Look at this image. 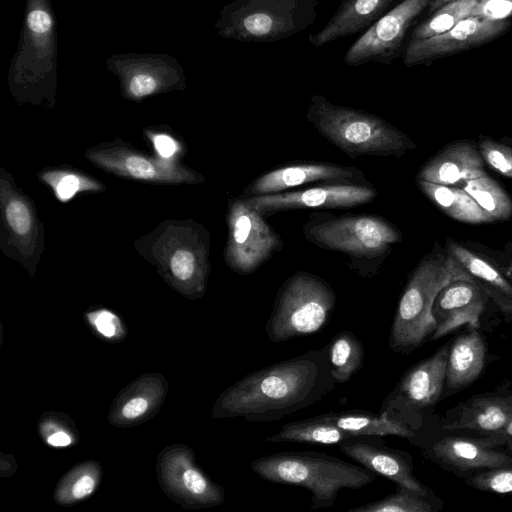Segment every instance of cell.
Instances as JSON below:
<instances>
[{
    "label": "cell",
    "instance_id": "cell-1",
    "mask_svg": "<svg viewBox=\"0 0 512 512\" xmlns=\"http://www.w3.org/2000/svg\"><path fill=\"white\" fill-rule=\"evenodd\" d=\"M335 385L326 345L245 375L219 395L212 417L272 422L320 402Z\"/></svg>",
    "mask_w": 512,
    "mask_h": 512
},
{
    "label": "cell",
    "instance_id": "cell-2",
    "mask_svg": "<svg viewBox=\"0 0 512 512\" xmlns=\"http://www.w3.org/2000/svg\"><path fill=\"white\" fill-rule=\"evenodd\" d=\"M57 22L51 0H26L8 86L18 104L53 108L57 87Z\"/></svg>",
    "mask_w": 512,
    "mask_h": 512
},
{
    "label": "cell",
    "instance_id": "cell-3",
    "mask_svg": "<svg viewBox=\"0 0 512 512\" xmlns=\"http://www.w3.org/2000/svg\"><path fill=\"white\" fill-rule=\"evenodd\" d=\"M470 278L462 266L435 243L415 266L401 293L391 325L388 346L399 354H409L433 334L436 323L434 301L448 283Z\"/></svg>",
    "mask_w": 512,
    "mask_h": 512
},
{
    "label": "cell",
    "instance_id": "cell-4",
    "mask_svg": "<svg viewBox=\"0 0 512 512\" xmlns=\"http://www.w3.org/2000/svg\"><path fill=\"white\" fill-rule=\"evenodd\" d=\"M302 231L313 245L346 255L350 269L362 277H373L393 245L403 240L392 222L370 214L338 216L319 210L309 215Z\"/></svg>",
    "mask_w": 512,
    "mask_h": 512
},
{
    "label": "cell",
    "instance_id": "cell-5",
    "mask_svg": "<svg viewBox=\"0 0 512 512\" xmlns=\"http://www.w3.org/2000/svg\"><path fill=\"white\" fill-rule=\"evenodd\" d=\"M260 478L294 485L311 492L310 510L332 507L342 489H361L376 479V473L320 452L285 451L265 455L250 463Z\"/></svg>",
    "mask_w": 512,
    "mask_h": 512
},
{
    "label": "cell",
    "instance_id": "cell-6",
    "mask_svg": "<svg viewBox=\"0 0 512 512\" xmlns=\"http://www.w3.org/2000/svg\"><path fill=\"white\" fill-rule=\"evenodd\" d=\"M306 119L323 138L351 158H400L416 148L406 133L381 117L334 104L323 95L314 94L310 97Z\"/></svg>",
    "mask_w": 512,
    "mask_h": 512
},
{
    "label": "cell",
    "instance_id": "cell-7",
    "mask_svg": "<svg viewBox=\"0 0 512 512\" xmlns=\"http://www.w3.org/2000/svg\"><path fill=\"white\" fill-rule=\"evenodd\" d=\"M135 246L182 295L191 299L204 295L210 271L205 227L193 220H166Z\"/></svg>",
    "mask_w": 512,
    "mask_h": 512
},
{
    "label": "cell",
    "instance_id": "cell-8",
    "mask_svg": "<svg viewBox=\"0 0 512 512\" xmlns=\"http://www.w3.org/2000/svg\"><path fill=\"white\" fill-rule=\"evenodd\" d=\"M319 6L318 0H233L221 8L214 29L238 42H278L310 27Z\"/></svg>",
    "mask_w": 512,
    "mask_h": 512
},
{
    "label": "cell",
    "instance_id": "cell-9",
    "mask_svg": "<svg viewBox=\"0 0 512 512\" xmlns=\"http://www.w3.org/2000/svg\"><path fill=\"white\" fill-rule=\"evenodd\" d=\"M332 286L306 271H298L279 287L265 332L275 344L319 332L336 307Z\"/></svg>",
    "mask_w": 512,
    "mask_h": 512
},
{
    "label": "cell",
    "instance_id": "cell-10",
    "mask_svg": "<svg viewBox=\"0 0 512 512\" xmlns=\"http://www.w3.org/2000/svg\"><path fill=\"white\" fill-rule=\"evenodd\" d=\"M227 226L224 261L240 275L254 273L284 247L279 233L241 195L229 203Z\"/></svg>",
    "mask_w": 512,
    "mask_h": 512
},
{
    "label": "cell",
    "instance_id": "cell-11",
    "mask_svg": "<svg viewBox=\"0 0 512 512\" xmlns=\"http://www.w3.org/2000/svg\"><path fill=\"white\" fill-rule=\"evenodd\" d=\"M431 0H402L351 44L344 63L358 67L369 62L390 65L402 57L410 33L425 16Z\"/></svg>",
    "mask_w": 512,
    "mask_h": 512
},
{
    "label": "cell",
    "instance_id": "cell-12",
    "mask_svg": "<svg viewBox=\"0 0 512 512\" xmlns=\"http://www.w3.org/2000/svg\"><path fill=\"white\" fill-rule=\"evenodd\" d=\"M105 64L117 76L121 96L130 101L141 102L154 95L186 88L182 65L166 53L112 54Z\"/></svg>",
    "mask_w": 512,
    "mask_h": 512
},
{
    "label": "cell",
    "instance_id": "cell-13",
    "mask_svg": "<svg viewBox=\"0 0 512 512\" xmlns=\"http://www.w3.org/2000/svg\"><path fill=\"white\" fill-rule=\"evenodd\" d=\"M376 196L377 190L370 181H346L319 183L297 190L242 197L263 217H266L298 209L353 208L372 202Z\"/></svg>",
    "mask_w": 512,
    "mask_h": 512
},
{
    "label": "cell",
    "instance_id": "cell-14",
    "mask_svg": "<svg viewBox=\"0 0 512 512\" xmlns=\"http://www.w3.org/2000/svg\"><path fill=\"white\" fill-rule=\"evenodd\" d=\"M512 26V20L489 15L470 16L450 30L430 38L409 40L402 55L406 67L431 65L434 61L485 45Z\"/></svg>",
    "mask_w": 512,
    "mask_h": 512
},
{
    "label": "cell",
    "instance_id": "cell-15",
    "mask_svg": "<svg viewBox=\"0 0 512 512\" xmlns=\"http://www.w3.org/2000/svg\"><path fill=\"white\" fill-rule=\"evenodd\" d=\"M159 484L173 500L190 509L221 505L225 492L196 464L185 446L166 447L158 458Z\"/></svg>",
    "mask_w": 512,
    "mask_h": 512
},
{
    "label": "cell",
    "instance_id": "cell-16",
    "mask_svg": "<svg viewBox=\"0 0 512 512\" xmlns=\"http://www.w3.org/2000/svg\"><path fill=\"white\" fill-rule=\"evenodd\" d=\"M94 165L118 176L154 183H198L204 178L174 159L152 157L120 143H106L86 152Z\"/></svg>",
    "mask_w": 512,
    "mask_h": 512
},
{
    "label": "cell",
    "instance_id": "cell-17",
    "mask_svg": "<svg viewBox=\"0 0 512 512\" xmlns=\"http://www.w3.org/2000/svg\"><path fill=\"white\" fill-rule=\"evenodd\" d=\"M448 353V346H443L429 358L412 366L384 399L379 412L407 423L408 413L435 404L446 379Z\"/></svg>",
    "mask_w": 512,
    "mask_h": 512
},
{
    "label": "cell",
    "instance_id": "cell-18",
    "mask_svg": "<svg viewBox=\"0 0 512 512\" xmlns=\"http://www.w3.org/2000/svg\"><path fill=\"white\" fill-rule=\"evenodd\" d=\"M368 182L358 168L323 161L289 163L258 176L244 189L242 196L252 197L291 191L312 183Z\"/></svg>",
    "mask_w": 512,
    "mask_h": 512
},
{
    "label": "cell",
    "instance_id": "cell-19",
    "mask_svg": "<svg viewBox=\"0 0 512 512\" xmlns=\"http://www.w3.org/2000/svg\"><path fill=\"white\" fill-rule=\"evenodd\" d=\"M0 206L8 244L18 252L27 269L35 268L42 245L40 224L31 200L14 185L3 169Z\"/></svg>",
    "mask_w": 512,
    "mask_h": 512
},
{
    "label": "cell",
    "instance_id": "cell-20",
    "mask_svg": "<svg viewBox=\"0 0 512 512\" xmlns=\"http://www.w3.org/2000/svg\"><path fill=\"white\" fill-rule=\"evenodd\" d=\"M444 248L502 312L512 314V267L505 268L477 244L447 238Z\"/></svg>",
    "mask_w": 512,
    "mask_h": 512
},
{
    "label": "cell",
    "instance_id": "cell-21",
    "mask_svg": "<svg viewBox=\"0 0 512 512\" xmlns=\"http://www.w3.org/2000/svg\"><path fill=\"white\" fill-rule=\"evenodd\" d=\"M487 299L471 278L448 283L438 293L432 307L436 327L430 339L444 337L463 325L477 329Z\"/></svg>",
    "mask_w": 512,
    "mask_h": 512
},
{
    "label": "cell",
    "instance_id": "cell-22",
    "mask_svg": "<svg viewBox=\"0 0 512 512\" xmlns=\"http://www.w3.org/2000/svg\"><path fill=\"white\" fill-rule=\"evenodd\" d=\"M338 448L361 466L397 486L428 496L427 487L414 476L412 465L404 453L385 446L380 436H358L338 444Z\"/></svg>",
    "mask_w": 512,
    "mask_h": 512
},
{
    "label": "cell",
    "instance_id": "cell-23",
    "mask_svg": "<svg viewBox=\"0 0 512 512\" xmlns=\"http://www.w3.org/2000/svg\"><path fill=\"white\" fill-rule=\"evenodd\" d=\"M488 174L476 142L462 139L453 141L418 170L415 180L443 185H458Z\"/></svg>",
    "mask_w": 512,
    "mask_h": 512
},
{
    "label": "cell",
    "instance_id": "cell-24",
    "mask_svg": "<svg viewBox=\"0 0 512 512\" xmlns=\"http://www.w3.org/2000/svg\"><path fill=\"white\" fill-rule=\"evenodd\" d=\"M167 392L168 383L163 375H142L116 396L109 422L116 427H131L150 419L163 404Z\"/></svg>",
    "mask_w": 512,
    "mask_h": 512
},
{
    "label": "cell",
    "instance_id": "cell-25",
    "mask_svg": "<svg viewBox=\"0 0 512 512\" xmlns=\"http://www.w3.org/2000/svg\"><path fill=\"white\" fill-rule=\"evenodd\" d=\"M434 462L455 471L467 472L510 466L512 459L494 449L486 439L444 437L426 452Z\"/></svg>",
    "mask_w": 512,
    "mask_h": 512
},
{
    "label": "cell",
    "instance_id": "cell-26",
    "mask_svg": "<svg viewBox=\"0 0 512 512\" xmlns=\"http://www.w3.org/2000/svg\"><path fill=\"white\" fill-rule=\"evenodd\" d=\"M402 0H342L337 10L308 42L322 47L335 40L363 34Z\"/></svg>",
    "mask_w": 512,
    "mask_h": 512
},
{
    "label": "cell",
    "instance_id": "cell-27",
    "mask_svg": "<svg viewBox=\"0 0 512 512\" xmlns=\"http://www.w3.org/2000/svg\"><path fill=\"white\" fill-rule=\"evenodd\" d=\"M512 419V396L475 397L463 403L454 417L443 424L446 430L467 429L493 435Z\"/></svg>",
    "mask_w": 512,
    "mask_h": 512
},
{
    "label": "cell",
    "instance_id": "cell-28",
    "mask_svg": "<svg viewBox=\"0 0 512 512\" xmlns=\"http://www.w3.org/2000/svg\"><path fill=\"white\" fill-rule=\"evenodd\" d=\"M485 355V343L475 328L455 339L448 353L447 387L459 389L476 380L484 368Z\"/></svg>",
    "mask_w": 512,
    "mask_h": 512
},
{
    "label": "cell",
    "instance_id": "cell-29",
    "mask_svg": "<svg viewBox=\"0 0 512 512\" xmlns=\"http://www.w3.org/2000/svg\"><path fill=\"white\" fill-rule=\"evenodd\" d=\"M419 190L444 214L468 224L493 223L478 203L462 188L456 185H443L417 180Z\"/></svg>",
    "mask_w": 512,
    "mask_h": 512
},
{
    "label": "cell",
    "instance_id": "cell-30",
    "mask_svg": "<svg viewBox=\"0 0 512 512\" xmlns=\"http://www.w3.org/2000/svg\"><path fill=\"white\" fill-rule=\"evenodd\" d=\"M339 428L355 436L394 435L411 439L416 431L405 421L382 413L362 410L327 412L323 414Z\"/></svg>",
    "mask_w": 512,
    "mask_h": 512
},
{
    "label": "cell",
    "instance_id": "cell-31",
    "mask_svg": "<svg viewBox=\"0 0 512 512\" xmlns=\"http://www.w3.org/2000/svg\"><path fill=\"white\" fill-rule=\"evenodd\" d=\"M355 436L328 420L323 414L284 424L281 429L266 437L267 442L311 443L322 445L340 444Z\"/></svg>",
    "mask_w": 512,
    "mask_h": 512
},
{
    "label": "cell",
    "instance_id": "cell-32",
    "mask_svg": "<svg viewBox=\"0 0 512 512\" xmlns=\"http://www.w3.org/2000/svg\"><path fill=\"white\" fill-rule=\"evenodd\" d=\"M484 2L485 0H454L442 5L416 24L410 33L409 40H420L440 35L463 19L482 15Z\"/></svg>",
    "mask_w": 512,
    "mask_h": 512
},
{
    "label": "cell",
    "instance_id": "cell-33",
    "mask_svg": "<svg viewBox=\"0 0 512 512\" xmlns=\"http://www.w3.org/2000/svg\"><path fill=\"white\" fill-rule=\"evenodd\" d=\"M328 361L336 384L347 383L364 364V347L349 330L336 334L327 345Z\"/></svg>",
    "mask_w": 512,
    "mask_h": 512
},
{
    "label": "cell",
    "instance_id": "cell-34",
    "mask_svg": "<svg viewBox=\"0 0 512 512\" xmlns=\"http://www.w3.org/2000/svg\"><path fill=\"white\" fill-rule=\"evenodd\" d=\"M102 477V468L96 461H86L71 468L57 484L53 498L62 506L75 505L90 497Z\"/></svg>",
    "mask_w": 512,
    "mask_h": 512
},
{
    "label": "cell",
    "instance_id": "cell-35",
    "mask_svg": "<svg viewBox=\"0 0 512 512\" xmlns=\"http://www.w3.org/2000/svg\"><path fill=\"white\" fill-rule=\"evenodd\" d=\"M466 191L494 222L512 217V198L490 175L467 180L456 185Z\"/></svg>",
    "mask_w": 512,
    "mask_h": 512
},
{
    "label": "cell",
    "instance_id": "cell-36",
    "mask_svg": "<svg viewBox=\"0 0 512 512\" xmlns=\"http://www.w3.org/2000/svg\"><path fill=\"white\" fill-rule=\"evenodd\" d=\"M39 176L61 202H68L81 192L105 189L97 179L70 169H48L42 171Z\"/></svg>",
    "mask_w": 512,
    "mask_h": 512
},
{
    "label": "cell",
    "instance_id": "cell-37",
    "mask_svg": "<svg viewBox=\"0 0 512 512\" xmlns=\"http://www.w3.org/2000/svg\"><path fill=\"white\" fill-rule=\"evenodd\" d=\"M397 491L377 501L349 509V512H432L431 504L411 489L397 486Z\"/></svg>",
    "mask_w": 512,
    "mask_h": 512
},
{
    "label": "cell",
    "instance_id": "cell-38",
    "mask_svg": "<svg viewBox=\"0 0 512 512\" xmlns=\"http://www.w3.org/2000/svg\"><path fill=\"white\" fill-rule=\"evenodd\" d=\"M39 435L53 448H66L77 442L78 433L73 421L61 413L42 415L38 423Z\"/></svg>",
    "mask_w": 512,
    "mask_h": 512
},
{
    "label": "cell",
    "instance_id": "cell-39",
    "mask_svg": "<svg viewBox=\"0 0 512 512\" xmlns=\"http://www.w3.org/2000/svg\"><path fill=\"white\" fill-rule=\"evenodd\" d=\"M477 145L485 164L512 179V146L488 135H479Z\"/></svg>",
    "mask_w": 512,
    "mask_h": 512
},
{
    "label": "cell",
    "instance_id": "cell-40",
    "mask_svg": "<svg viewBox=\"0 0 512 512\" xmlns=\"http://www.w3.org/2000/svg\"><path fill=\"white\" fill-rule=\"evenodd\" d=\"M465 483L477 490L512 494V467L490 468L468 477Z\"/></svg>",
    "mask_w": 512,
    "mask_h": 512
},
{
    "label": "cell",
    "instance_id": "cell-41",
    "mask_svg": "<svg viewBox=\"0 0 512 512\" xmlns=\"http://www.w3.org/2000/svg\"><path fill=\"white\" fill-rule=\"evenodd\" d=\"M86 320L99 337L108 341H119L126 331L119 316L107 309H96L86 313Z\"/></svg>",
    "mask_w": 512,
    "mask_h": 512
},
{
    "label": "cell",
    "instance_id": "cell-42",
    "mask_svg": "<svg viewBox=\"0 0 512 512\" xmlns=\"http://www.w3.org/2000/svg\"><path fill=\"white\" fill-rule=\"evenodd\" d=\"M148 138L152 142L158 156L165 159H173L179 152L180 146L178 142L168 134L146 132Z\"/></svg>",
    "mask_w": 512,
    "mask_h": 512
},
{
    "label": "cell",
    "instance_id": "cell-43",
    "mask_svg": "<svg viewBox=\"0 0 512 512\" xmlns=\"http://www.w3.org/2000/svg\"><path fill=\"white\" fill-rule=\"evenodd\" d=\"M494 447L504 445L508 450L512 451V419L498 433L489 435L486 438Z\"/></svg>",
    "mask_w": 512,
    "mask_h": 512
},
{
    "label": "cell",
    "instance_id": "cell-44",
    "mask_svg": "<svg viewBox=\"0 0 512 512\" xmlns=\"http://www.w3.org/2000/svg\"><path fill=\"white\" fill-rule=\"evenodd\" d=\"M0 475L2 477H9L16 472L17 463L12 454H0Z\"/></svg>",
    "mask_w": 512,
    "mask_h": 512
},
{
    "label": "cell",
    "instance_id": "cell-45",
    "mask_svg": "<svg viewBox=\"0 0 512 512\" xmlns=\"http://www.w3.org/2000/svg\"><path fill=\"white\" fill-rule=\"evenodd\" d=\"M451 1H454V0H431L425 16L430 15L435 10L440 8L442 5H444V4L448 3V2H451Z\"/></svg>",
    "mask_w": 512,
    "mask_h": 512
},
{
    "label": "cell",
    "instance_id": "cell-46",
    "mask_svg": "<svg viewBox=\"0 0 512 512\" xmlns=\"http://www.w3.org/2000/svg\"><path fill=\"white\" fill-rule=\"evenodd\" d=\"M499 140L509 146H512V137L511 136H503V137H500Z\"/></svg>",
    "mask_w": 512,
    "mask_h": 512
}]
</instances>
